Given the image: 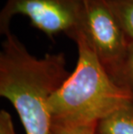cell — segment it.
Instances as JSON below:
<instances>
[{
	"label": "cell",
	"mask_w": 133,
	"mask_h": 134,
	"mask_svg": "<svg viewBox=\"0 0 133 134\" xmlns=\"http://www.w3.org/2000/svg\"><path fill=\"white\" fill-rule=\"evenodd\" d=\"M0 52V95L12 103L26 134H49V101L68 78L63 53L37 58L8 32Z\"/></svg>",
	"instance_id": "6da1fadb"
},
{
	"label": "cell",
	"mask_w": 133,
	"mask_h": 134,
	"mask_svg": "<svg viewBox=\"0 0 133 134\" xmlns=\"http://www.w3.org/2000/svg\"><path fill=\"white\" fill-rule=\"evenodd\" d=\"M75 42V69L49 101L51 122L96 123L131 99L109 76L82 34Z\"/></svg>",
	"instance_id": "7a4b0ae2"
},
{
	"label": "cell",
	"mask_w": 133,
	"mask_h": 134,
	"mask_svg": "<svg viewBox=\"0 0 133 134\" xmlns=\"http://www.w3.org/2000/svg\"><path fill=\"white\" fill-rule=\"evenodd\" d=\"M16 15L30 20L31 25L50 39L63 33L75 42L83 33L86 18L84 0H7L0 13V32H10Z\"/></svg>",
	"instance_id": "3957f363"
},
{
	"label": "cell",
	"mask_w": 133,
	"mask_h": 134,
	"mask_svg": "<svg viewBox=\"0 0 133 134\" xmlns=\"http://www.w3.org/2000/svg\"><path fill=\"white\" fill-rule=\"evenodd\" d=\"M84 2L86 18L81 34L113 80L128 46L125 36L106 0H84Z\"/></svg>",
	"instance_id": "277c9868"
},
{
	"label": "cell",
	"mask_w": 133,
	"mask_h": 134,
	"mask_svg": "<svg viewBox=\"0 0 133 134\" xmlns=\"http://www.w3.org/2000/svg\"><path fill=\"white\" fill-rule=\"evenodd\" d=\"M95 134H133V101L129 100L100 119Z\"/></svg>",
	"instance_id": "5b68a950"
},
{
	"label": "cell",
	"mask_w": 133,
	"mask_h": 134,
	"mask_svg": "<svg viewBox=\"0 0 133 134\" xmlns=\"http://www.w3.org/2000/svg\"><path fill=\"white\" fill-rule=\"evenodd\" d=\"M125 36L127 43L133 42V0H106Z\"/></svg>",
	"instance_id": "8992f818"
},
{
	"label": "cell",
	"mask_w": 133,
	"mask_h": 134,
	"mask_svg": "<svg viewBox=\"0 0 133 134\" xmlns=\"http://www.w3.org/2000/svg\"><path fill=\"white\" fill-rule=\"evenodd\" d=\"M113 81L128 93L133 101V42L128 43L125 55Z\"/></svg>",
	"instance_id": "52a82bcc"
},
{
	"label": "cell",
	"mask_w": 133,
	"mask_h": 134,
	"mask_svg": "<svg viewBox=\"0 0 133 134\" xmlns=\"http://www.w3.org/2000/svg\"><path fill=\"white\" fill-rule=\"evenodd\" d=\"M97 123L72 125L51 122L49 134H95Z\"/></svg>",
	"instance_id": "ba28073f"
},
{
	"label": "cell",
	"mask_w": 133,
	"mask_h": 134,
	"mask_svg": "<svg viewBox=\"0 0 133 134\" xmlns=\"http://www.w3.org/2000/svg\"><path fill=\"white\" fill-rule=\"evenodd\" d=\"M0 134H16L12 119L7 111H0Z\"/></svg>",
	"instance_id": "9c48e42d"
}]
</instances>
